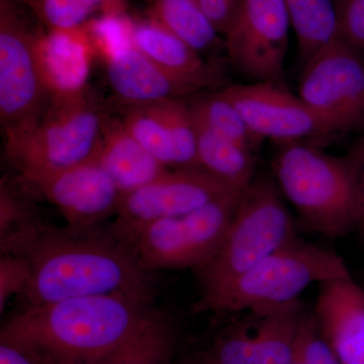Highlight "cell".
Masks as SVG:
<instances>
[{
    "label": "cell",
    "mask_w": 364,
    "mask_h": 364,
    "mask_svg": "<svg viewBox=\"0 0 364 364\" xmlns=\"http://www.w3.org/2000/svg\"><path fill=\"white\" fill-rule=\"evenodd\" d=\"M1 254L26 261L30 279L20 298L26 306L100 294L154 298L152 275L109 226H55L42 218L0 240Z\"/></svg>",
    "instance_id": "6da1fadb"
},
{
    "label": "cell",
    "mask_w": 364,
    "mask_h": 364,
    "mask_svg": "<svg viewBox=\"0 0 364 364\" xmlns=\"http://www.w3.org/2000/svg\"><path fill=\"white\" fill-rule=\"evenodd\" d=\"M154 310L153 299L128 294L26 306L4 324L0 340L38 364H91L130 338Z\"/></svg>",
    "instance_id": "7a4b0ae2"
},
{
    "label": "cell",
    "mask_w": 364,
    "mask_h": 364,
    "mask_svg": "<svg viewBox=\"0 0 364 364\" xmlns=\"http://www.w3.org/2000/svg\"><path fill=\"white\" fill-rule=\"evenodd\" d=\"M272 169L279 191L309 229L337 239L359 227L358 183L346 155L333 156L311 142L282 144Z\"/></svg>",
    "instance_id": "3957f363"
},
{
    "label": "cell",
    "mask_w": 364,
    "mask_h": 364,
    "mask_svg": "<svg viewBox=\"0 0 364 364\" xmlns=\"http://www.w3.org/2000/svg\"><path fill=\"white\" fill-rule=\"evenodd\" d=\"M350 277L341 256L298 237L237 279L200 293L193 313H239L282 305L299 299L315 282Z\"/></svg>",
    "instance_id": "277c9868"
},
{
    "label": "cell",
    "mask_w": 364,
    "mask_h": 364,
    "mask_svg": "<svg viewBox=\"0 0 364 364\" xmlns=\"http://www.w3.org/2000/svg\"><path fill=\"white\" fill-rule=\"evenodd\" d=\"M107 117L90 87L74 95L51 97L33 128L4 139L6 156L18 176L92 161Z\"/></svg>",
    "instance_id": "5b68a950"
},
{
    "label": "cell",
    "mask_w": 364,
    "mask_h": 364,
    "mask_svg": "<svg viewBox=\"0 0 364 364\" xmlns=\"http://www.w3.org/2000/svg\"><path fill=\"white\" fill-rule=\"evenodd\" d=\"M298 238L293 218L267 176L254 177L240 198L221 245L196 270L202 293L240 277L277 249Z\"/></svg>",
    "instance_id": "8992f818"
},
{
    "label": "cell",
    "mask_w": 364,
    "mask_h": 364,
    "mask_svg": "<svg viewBox=\"0 0 364 364\" xmlns=\"http://www.w3.org/2000/svg\"><path fill=\"white\" fill-rule=\"evenodd\" d=\"M39 30L16 0H0V123L4 139L33 128L51 98L36 54Z\"/></svg>",
    "instance_id": "52a82bcc"
},
{
    "label": "cell",
    "mask_w": 364,
    "mask_h": 364,
    "mask_svg": "<svg viewBox=\"0 0 364 364\" xmlns=\"http://www.w3.org/2000/svg\"><path fill=\"white\" fill-rule=\"evenodd\" d=\"M242 191H230L188 214L146 227L133 245L141 267L151 273L196 272L207 264L221 245Z\"/></svg>",
    "instance_id": "ba28073f"
},
{
    "label": "cell",
    "mask_w": 364,
    "mask_h": 364,
    "mask_svg": "<svg viewBox=\"0 0 364 364\" xmlns=\"http://www.w3.org/2000/svg\"><path fill=\"white\" fill-rule=\"evenodd\" d=\"M298 95L340 135L364 130V55L335 40L303 66Z\"/></svg>",
    "instance_id": "9c48e42d"
},
{
    "label": "cell",
    "mask_w": 364,
    "mask_h": 364,
    "mask_svg": "<svg viewBox=\"0 0 364 364\" xmlns=\"http://www.w3.org/2000/svg\"><path fill=\"white\" fill-rule=\"evenodd\" d=\"M233 191L240 189L230 188L200 167L169 169L156 181L124 195L109 226L133 248L141 232L153 223L188 214Z\"/></svg>",
    "instance_id": "30bf717a"
},
{
    "label": "cell",
    "mask_w": 364,
    "mask_h": 364,
    "mask_svg": "<svg viewBox=\"0 0 364 364\" xmlns=\"http://www.w3.org/2000/svg\"><path fill=\"white\" fill-rule=\"evenodd\" d=\"M291 26L284 0H243L225 36L230 65L248 83L284 85Z\"/></svg>",
    "instance_id": "8fae6325"
},
{
    "label": "cell",
    "mask_w": 364,
    "mask_h": 364,
    "mask_svg": "<svg viewBox=\"0 0 364 364\" xmlns=\"http://www.w3.org/2000/svg\"><path fill=\"white\" fill-rule=\"evenodd\" d=\"M220 91L261 140L270 139L279 145L311 142L322 147L323 144L341 136L286 85L241 83Z\"/></svg>",
    "instance_id": "7c38bea8"
},
{
    "label": "cell",
    "mask_w": 364,
    "mask_h": 364,
    "mask_svg": "<svg viewBox=\"0 0 364 364\" xmlns=\"http://www.w3.org/2000/svg\"><path fill=\"white\" fill-rule=\"evenodd\" d=\"M222 333L208 358L215 364H289L306 314L301 299L246 311Z\"/></svg>",
    "instance_id": "4fadbf2b"
},
{
    "label": "cell",
    "mask_w": 364,
    "mask_h": 364,
    "mask_svg": "<svg viewBox=\"0 0 364 364\" xmlns=\"http://www.w3.org/2000/svg\"><path fill=\"white\" fill-rule=\"evenodd\" d=\"M18 178L58 208L70 227L102 225L117 215L124 196L95 159L71 168L21 174Z\"/></svg>",
    "instance_id": "5bb4252c"
},
{
    "label": "cell",
    "mask_w": 364,
    "mask_h": 364,
    "mask_svg": "<svg viewBox=\"0 0 364 364\" xmlns=\"http://www.w3.org/2000/svg\"><path fill=\"white\" fill-rule=\"evenodd\" d=\"M134 138L168 168H198L195 119L184 100L124 107L122 119Z\"/></svg>",
    "instance_id": "9a60e30c"
},
{
    "label": "cell",
    "mask_w": 364,
    "mask_h": 364,
    "mask_svg": "<svg viewBox=\"0 0 364 364\" xmlns=\"http://www.w3.org/2000/svg\"><path fill=\"white\" fill-rule=\"evenodd\" d=\"M105 58L107 80L124 109L183 100L202 91L165 71L132 42L109 52Z\"/></svg>",
    "instance_id": "2e32d148"
},
{
    "label": "cell",
    "mask_w": 364,
    "mask_h": 364,
    "mask_svg": "<svg viewBox=\"0 0 364 364\" xmlns=\"http://www.w3.org/2000/svg\"><path fill=\"white\" fill-rule=\"evenodd\" d=\"M341 364H364V289L352 277L321 282L313 311Z\"/></svg>",
    "instance_id": "e0dca14e"
},
{
    "label": "cell",
    "mask_w": 364,
    "mask_h": 364,
    "mask_svg": "<svg viewBox=\"0 0 364 364\" xmlns=\"http://www.w3.org/2000/svg\"><path fill=\"white\" fill-rule=\"evenodd\" d=\"M93 48L85 26L47 32L40 28L36 54L41 75L51 97L74 95L88 87Z\"/></svg>",
    "instance_id": "ac0fdd59"
},
{
    "label": "cell",
    "mask_w": 364,
    "mask_h": 364,
    "mask_svg": "<svg viewBox=\"0 0 364 364\" xmlns=\"http://www.w3.org/2000/svg\"><path fill=\"white\" fill-rule=\"evenodd\" d=\"M131 39L151 61L200 90L224 83L218 63H208L202 55L153 21L132 23Z\"/></svg>",
    "instance_id": "d6986e66"
},
{
    "label": "cell",
    "mask_w": 364,
    "mask_h": 364,
    "mask_svg": "<svg viewBox=\"0 0 364 364\" xmlns=\"http://www.w3.org/2000/svg\"><path fill=\"white\" fill-rule=\"evenodd\" d=\"M95 160L124 196L156 181L169 170L134 138L122 119L109 117Z\"/></svg>",
    "instance_id": "ffe728a7"
},
{
    "label": "cell",
    "mask_w": 364,
    "mask_h": 364,
    "mask_svg": "<svg viewBox=\"0 0 364 364\" xmlns=\"http://www.w3.org/2000/svg\"><path fill=\"white\" fill-rule=\"evenodd\" d=\"M149 20L166 28L203 57L218 56L226 51V42L196 0H153Z\"/></svg>",
    "instance_id": "44dd1931"
},
{
    "label": "cell",
    "mask_w": 364,
    "mask_h": 364,
    "mask_svg": "<svg viewBox=\"0 0 364 364\" xmlns=\"http://www.w3.org/2000/svg\"><path fill=\"white\" fill-rule=\"evenodd\" d=\"M176 341L173 318L155 309L130 338L91 364H172Z\"/></svg>",
    "instance_id": "7402d4cb"
},
{
    "label": "cell",
    "mask_w": 364,
    "mask_h": 364,
    "mask_svg": "<svg viewBox=\"0 0 364 364\" xmlns=\"http://www.w3.org/2000/svg\"><path fill=\"white\" fill-rule=\"evenodd\" d=\"M195 124L200 168L230 188H245L255 177V153L208 130L196 119Z\"/></svg>",
    "instance_id": "603a6c76"
},
{
    "label": "cell",
    "mask_w": 364,
    "mask_h": 364,
    "mask_svg": "<svg viewBox=\"0 0 364 364\" xmlns=\"http://www.w3.org/2000/svg\"><path fill=\"white\" fill-rule=\"evenodd\" d=\"M298 40L299 63L341 37L338 6L335 0H284Z\"/></svg>",
    "instance_id": "cb8c5ba5"
},
{
    "label": "cell",
    "mask_w": 364,
    "mask_h": 364,
    "mask_svg": "<svg viewBox=\"0 0 364 364\" xmlns=\"http://www.w3.org/2000/svg\"><path fill=\"white\" fill-rule=\"evenodd\" d=\"M193 119L208 130L257 154L263 140L249 129L240 112L221 91L198 92L186 100Z\"/></svg>",
    "instance_id": "d4e9b609"
},
{
    "label": "cell",
    "mask_w": 364,
    "mask_h": 364,
    "mask_svg": "<svg viewBox=\"0 0 364 364\" xmlns=\"http://www.w3.org/2000/svg\"><path fill=\"white\" fill-rule=\"evenodd\" d=\"M28 6L48 31L75 30L83 28L97 11L119 14L122 0H20Z\"/></svg>",
    "instance_id": "484cf974"
},
{
    "label": "cell",
    "mask_w": 364,
    "mask_h": 364,
    "mask_svg": "<svg viewBox=\"0 0 364 364\" xmlns=\"http://www.w3.org/2000/svg\"><path fill=\"white\" fill-rule=\"evenodd\" d=\"M32 191L16 178H2L0 186V240L18 233L39 219L28 195Z\"/></svg>",
    "instance_id": "4316f807"
},
{
    "label": "cell",
    "mask_w": 364,
    "mask_h": 364,
    "mask_svg": "<svg viewBox=\"0 0 364 364\" xmlns=\"http://www.w3.org/2000/svg\"><path fill=\"white\" fill-rule=\"evenodd\" d=\"M294 355L303 364H341L326 340L315 314L306 312L299 326Z\"/></svg>",
    "instance_id": "83f0119b"
},
{
    "label": "cell",
    "mask_w": 364,
    "mask_h": 364,
    "mask_svg": "<svg viewBox=\"0 0 364 364\" xmlns=\"http://www.w3.org/2000/svg\"><path fill=\"white\" fill-rule=\"evenodd\" d=\"M30 279V269L25 260L9 254L0 258V312H4L9 299L20 296Z\"/></svg>",
    "instance_id": "f1b7e54d"
},
{
    "label": "cell",
    "mask_w": 364,
    "mask_h": 364,
    "mask_svg": "<svg viewBox=\"0 0 364 364\" xmlns=\"http://www.w3.org/2000/svg\"><path fill=\"white\" fill-rule=\"evenodd\" d=\"M338 14L342 39L364 55V0H341Z\"/></svg>",
    "instance_id": "f546056e"
},
{
    "label": "cell",
    "mask_w": 364,
    "mask_h": 364,
    "mask_svg": "<svg viewBox=\"0 0 364 364\" xmlns=\"http://www.w3.org/2000/svg\"><path fill=\"white\" fill-rule=\"evenodd\" d=\"M203 13L220 35L226 36L231 30L239 7L230 0H196Z\"/></svg>",
    "instance_id": "4dcf8cb0"
},
{
    "label": "cell",
    "mask_w": 364,
    "mask_h": 364,
    "mask_svg": "<svg viewBox=\"0 0 364 364\" xmlns=\"http://www.w3.org/2000/svg\"><path fill=\"white\" fill-rule=\"evenodd\" d=\"M350 162L356 183H358L359 208H360V224L359 227L364 234V135L352 146L348 154L346 155Z\"/></svg>",
    "instance_id": "1f68e13d"
},
{
    "label": "cell",
    "mask_w": 364,
    "mask_h": 364,
    "mask_svg": "<svg viewBox=\"0 0 364 364\" xmlns=\"http://www.w3.org/2000/svg\"><path fill=\"white\" fill-rule=\"evenodd\" d=\"M0 364L38 363L16 345L0 340Z\"/></svg>",
    "instance_id": "d6a6232c"
},
{
    "label": "cell",
    "mask_w": 364,
    "mask_h": 364,
    "mask_svg": "<svg viewBox=\"0 0 364 364\" xmlns=\"http://www.w3.org/2000/svg\"><path fill=\"white\" fill-rule=\"evenodd\" d=\"M191 364H215L213 363L212 359L208 358V356H205V358L198 359V360L195 361V363H191Z\"/></svg>",
    "instance_id": "836d02e7"
},
{
    "label": "cell",
    "mask_w": 364,
    "mask_h": 364,
    "mask_svg": "<svg viewBox=\"0 0 364 364\" xmlns=\"http://www.w3.org/2000/svg\"><path fill=\"white\" fill-rule=\"evenodd\" d=\"M230 1H231L232 4H234V6H236L237 7H240L242 1H243V0H230Z\"/></svg>",
    "instance_id": "e575fe53"
},
{
    "label": "cell",
    "mask_w": 364,
    "mask_h": 364,
    "mask_svg": "<svg viewBox=\"0 0 364 364\" xmlns=\"http://www.w3.org/2000/svg\"><path fill=\"white\" fill-rule=\"evenodd\" d=\"M335 1H336L337 6H338L339 2L341 1V0H335Z\"/></svg>",
    "instance_id": "d590c367"
}]
</instances>
